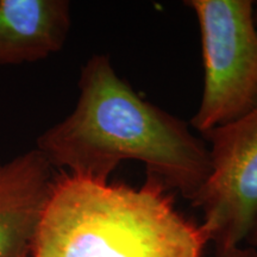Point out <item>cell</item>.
<instances>
[{"mask_svg":"<svg viewBox=\"0 0 257 257\" xmlns=\"http://www.w3.org/2000/svg\"><path fill=\"white\" fill-rule=\"evenodd\" d=\"M54 167L35 149L0 169V257H30L49 200Z\"/></svg>","mask_w":257,"mask_h":257,"instance_id":"5","label":"cell"},{"mask_svg":"<svg viewBox=\"0 0 257 257\" xmlns=\"http://www.w3.org/2000/svg\"><path fill=\"white\" fill-rule=\"evenodd\" d=\"M252 22L253 25H255L256 30H257V2H253V6H252Z\"/></svg>","mask_w":257,"mask_h":257,"instance_id":"9","label":"cell"},{"mask_svg":"<svg viewBox=\"0 0 257 257\" xmlns=\"http://www.w3.org/2000/svg\"><path fill=\"white\" fill-rule=\"evenodd\" d=\"M248 243L251 244V246H253V248H257V225H256L255 230L252 231L250 238L248 239Z\"/></svg>","mask_w":257,"mask_h":257,"instance_id":"8","label":"cell"},{"mask_svg":"<svg viewBox=\"0 0 257 257\" xmlns=\"http://www.w3.org/2000/svg\"><path fill=\"white\" fill-rule=\"evenodd\" d=\"M204 137L211 170L192 202L216 251L242 246L257 225V107Z\"/></svg>","mask_w":257,"mask_h":257,"instance_id":"4","label":"cell"},{"mask_svg":"<svg viewBox=\"0 0 257 257\" xmlns=\"http://www.w3.org/2000/svg\"><path fill=\"white\" fill-rule=\"evenodd\" d=\"M70 23L66 0H0V66L36 62L59 53Z\"/></svg>","mask_w":257,"mask_h":257,"instance_id":"6","label":"cell"},{"mask_svg":"<svg viewBox=\"0 0 257 257\" xmlns=\"http://www.w3.org/2000/svg\"><path fill=\"white\" fill-rule=\"evenodd\" d=\"M211 257H257V249L253 246H237V248L221 250V251H216L213 256Z\"/></svg>","mask_w":257,"mask_h":257,"instance_id":"7","label":"cell"},{"mask_svg":"<svg viewBox=\"0 0 257 257\" xmlns=\"http://www.w3.org/2000/svg\"><path fill=\"white\" fill-rule=\"evenodd\" d=\"M167 191L150 174L138 188L57 176L30 257H204L206 232Z\"/></svg>","mask_w":257,"mask_h":257,"instance_id":"2","label":"cell"},{"mask_svg":"<svg viewBox=\"0 0 257 257\" xmlns=\"http://www.w3.org/2000/svg\"><path fill=\"white\" fill-rule=\"evenodd\" d=\"M79 89L72 113L37 138L36 149L51 166L108 181L123 161H138L167 187L193 200L211 162L207 143L186 121L142 98L106 54L85 63Z\"/></svg>","mask_w":257,"mask_h":257,"instance_id":"1","label":"cell"},{"mask_svg":"<svg viewBox=\"0 0 257 257\" xmlns=\"http://www.w3.org/2000/svg\"><path fill=\"white\" fill-rule=\"evenodd\" d=\"M0 169H2V165H0Z\"/></svg>","mask_w":257,"mask_h":257,"instance_id":"10","label":"cell"},{"mask_svg":"<svg viewBox=\"0 0 257 257\" xmlns=\"http://www.w3.org/2000/svg\"><path fill=\"white\" fill-rule=\"evenodd\" d=\"M200 30L204 86L191 125L202 136L257 107L251 0H187Z\"/></svg>","mask_w":257,"mask_h":257,"instance_id":"3","label":"cell"}]
</instances>
